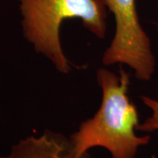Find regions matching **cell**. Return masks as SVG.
I'll return each instance as SVG.
<instances>
[{"mask_svg": "<svg viewBox=\"0 0 158 158\" xmlns=\"http://www.w3.org/2000/svg\"><path fill=\"white\" fill-rule=\"evenodd\" d=\"M17 1L24 38L60 73L68 74L71 69L60 40V29L64 20L79 19L96 37H106L109 11L103 0Z\"/></svg>", "mask_w": 158, "mask_h": 158, "instance_id": "2", "label": "cell"}, {"mask_svg": "<svg viewBox=\"0 0 158 158\" xmlns=\"http://www.w3.org/2000/svg\"><path fill=\"white\" fill-rule=\"evenodd\" d=\"M103 1L115 20L114 35L103 55V64L127 65L138 80L149 81L156 70V59L139 19L136 0Z\"/></svg>", "mask_w": 158, "mask_h": 158, "instance_id": "3", "label": "cell"}, {"mask_svg": "<svg viewBox=\"0 0 158 158\" xmlns=\"http://www.w3.org/2000/svg\"><path fill=\"white\" fill-rule=\"evenodd\" d=\"M97 80L102 90L101 105L69 137L74 156L79 158L90 148L101 147L112 158H135L138 149L151 138L136 135L140 122L136 106L128 97L130 74L122 67L118 75L101 68L97 71Z\"/></svg>", "mask_w": 158, "mask_h": 158, "instance_id": "1", "label": "cell"}, {"mask_svg": "<svg viewBox=\"0 0 158 158\" xmlns=\"http://www.w3.org/2000/svg\"><path fill=\"white\" fill-rule=\"evenodd\" d=\"M141 100L144 105L151 111V115L148 117L142 123L137 127V131L151 133L158 131V100L148 96H141Z\"/></svg>", "mask_w": 158, "mask_h": 158, "instance_id": "5", "label": "cell"}, {"mask_svg": "<svg viewBox=\"0 0 158 158\" xmlns=\"http://www.w3.org/2000/svg\"><path fill=\"white\" fill-rule=\"evenodd\" d=\"M157 1H158V0H157Z\"/></svg>", "mask_w": 158, "mask_h": 158, "instance_id": "6", "label": "cell"}, {"mask_svg": "<svg viewBox=\"0 0 158 158\" xmlns=\"http://www.w3.org/2000/svg\"><path fill=\"white\" fill-rule=\"evenodd\" d=\"M0 158H76L70 139L46 129L40 135H31L14 144L8 155ZM79 158H93L89 152Z\"/></svg>", "mask_w": 158, "mask_h": 158, "instance_id": "4", "label": "cell"}]
</instances>
